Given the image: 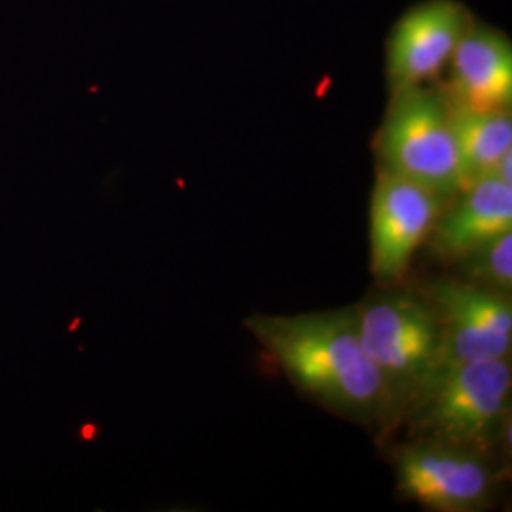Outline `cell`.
Segmentation results:
<instances>
[{
  "instance_id": "obj_9",
  "label": "cell",
  "mask_w": 512,
  "mask_h": 512,
  "mask_svg": "<svg viewBox=\"0 0 512 512\" xmlns=\"http://www.w3.org/2000/svg\"><path fill=\"white\" fill-rule=\"evenodd\" d=\"M440 90L456 107L511 109V37L475 18L448 63V80Z\"/></svg>"
},
{
  "instance_id": "obj_7",
  "label": "cell",
  "mask_w": 512,
  "mask_h": 512,
  "mask_svg": "<svg viewBox=\"0 0 512 512\" xmlns=\"http://www.w3.org/2000/svg\"><path fill=\"white\" fill-rule=\"evenodd\" d=\"M395 475L401 494L433 511H478L494 492L495 476L484 454L437 440L401 448Z\"/></svg>"
},
{
  "instance_id": "obj_8",
  "label": "cell",
  "mask_w": 512,
  "mask_h": 512,
  "mask_svg": "<svg viewBox=\"0 0 512 512\" xmlns=\"http://www.w3.org/2000/svg\"><path fill=\"white\" fill-rule=\"evenodd\" d=\"M442 202L420 184L378 171L370 203V255L378 283L391 287L406 274L412 256L433 232Z\"/></svg>"
},
{
  "instance_id": "obj_1",
  "label": "cell",
  "mask_w": 512,
  "mask_h": 512,
  "mask_svg": "<svg viewBox=\"0 0 512 512\" xmlns=\"http://www.w3.org/2000/svg\"><path fill=\"white\" fill-rule=\"evenodd\" d=\"M245 327L306 397L366 425L397 410L384 374L366 353L355 308L300 315H251Z\"/></svg>"
},
{
  "instance_id": "obj_12",
  "label": "cell",
  "mask_w": 512,
  "mask_h": 512,
  "mask_svg": "<svg viewBox=\"0 0 512 512\" xmlns=\"http://www.w3.org/2000/svg\"><path fill=\"white\" fill-rule=\"evenodd\" d=\"M463 260H467L469 275L475 283L501 293H511L512 230L463 256Z\"/></svg>"
},
{
  "instance_id": "obj_10",
  "label": "cell",
  "mask_w": 512,
  "mask_h": 512,
  "mask_svg": "<svg viewBox=\"0 0 512 512\" xmlns=\"http://www.w3.org/2000/svg\"><path fill=\"white\" fill-rule=\"evenodd\" d=\"M458 202L433 228V247L440 256L463 258L488 241L512 230V184L484 175L459 192Z\"/></svg>"
},
{
  "instance_id": "obj_13",
  "label": "cell",
  "mask_w": 512,
  "mask_h": 512,
  "mask_svg": "<svg viewBox=\"0 0 512 512\" xmlns=\"http://www.w3.org/2000/svg\"><path fill=\"white\" fill-rule=\"evenodd\" d=\"M512 150L511 152H507L497 165H495L494 177H497L499 181H503V183L512 184Z\"/></svg>"
},
{
  "instance_id": "obj_11",
  "label": "cell",
  "mask_w": 512,
  "mask_h": 512,
  "mask_svg": "<svg viewBox=\"0 0 512 512\" xmlns=\"http://www.w3.org/2000/svg\"><path fill=\"white\" fill-rule=\"evenodd\" d=\"M450 114L465 186L492 175L497 162L512 150L511 109L478 110L450 105Z\"/></svg>"
},
{
  "instance_id": "obj_3",
  "label": "cell",
  "mask_w": 512,
  "mask_h": 512,
  "mask_svg": "<svg viewBox=\"0 0 512 512\" xmlns=\"http://www.w3.org/2000/svg\"><path fill=\"white\" fill-rule=\"evenodd\" d=\"M355 311L366 353L404 414L442 368L439 313L425 294L410 291L370 296Z\"/></svg>"
},
{
  "instance_id": "obj_5",
  "label": "cell",
  "mask_w": 512,
  "mask_h": 512,
  "mask_svg": "<svg viewBox=\"0 0 512 512\" xmlns=\"http://www.w3.org/2000/svg\"><path fill=\"white\" fill-rule=\"evenodd\" d=\"M425 296L439 313L442 327L440 372L475 361L509 357L512 346L509 293L475 281L440 279Z\"/></svg>"
},
{
  "instance_id": "obj_2",
  "label": "cell",
  "mask_w": 512,
  "mask_h": 512,
  "mask_svg": "<svg viewBox=\"0 0 512 512\" xmlns=\"http://www.w3.org/2000/svg\"><path fill=\"white\" fill-rule=\"evenodd\" d=\"M374 152L380 171L420 184L440 200L465 188L450 103L440 86L391 93Z\"/></svg>"
},
{
  "instance_id": "obj_6",
  "label": "cell",
  "mask_w": 512,
  "mask_h": 512,
  "mask_svg": "<svg viewBox=\"0 0 512 512\" xmlns=\"http://www.w3.org/2000/svg\"><path fill=\"white\" fill-rule=\"evenodd\" d=\"M475 14L461 0H421L410 6L385 40L389 90L439 82Z\"/></svg>"
},
{
  "instance_id": "obj_4",
  "label": "cell",
  "mask_w": 512,
  "mask_h": 512,
  "mask_svg": "<svg viewBox=\"0 0 512 512\" xmlns=\"http://www.w3.org/2000/svg\"><path fill=\"white\" fill-rule=\"evenodd\" d=\"M509 357L448 368L404 412L420 439L488 452L511 412Z\"/></svg>"
}]
</instances>
